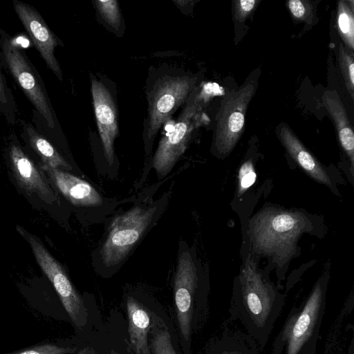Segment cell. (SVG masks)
<instances>
[{
  "label": "cell",
  "mask_w": 354,
  "mask_h": 354,
  "mask_svg": "<svg viewBox=\"0 0 354 354\" xmlns=\"http://www.w3.org/2000/svg\"><path fill=\"white\" fill-rule=\"evenodd\" d=\"M324 306V289L318 282L304 303L291 310L272 354H300L305 346L317 343Z\"/></svg>",
  "instance_id": "4"
},
{
  "label": "cell",
  "mask_w": 354,
  "mask_h": 354,
  "mask_svg": "<svg viewBox=\"0 0 354 354\" xmlns=\"http://www.w3.org/2000/svg\"><path fill=\"white\" fill-rule=\"evenodd\" d=\"M260 3L259 0H236L232 1L234 18L243 22Z\"/></svg>",
  "instance_id": "28"
},
{
  "label": "cell",
  "mask_w": 354,
  "mask_h": 354,
  "mask_svg": "<svg viewBox=\"0 0 354 354\" xmlns=\"http://www.w3.org/2000/svg\"><path fill=\"white\" fill-rule=\"evenodd\" d=\"M131 347L136 354H151L148 344L150 317L142 306L132 297L127 300Z\"/></svg>",
  "instance_id": "17"
},
{
  "label": "cell",
  "mask_w": 354,
  "mask_h": 354,
  "mask_svg": "<svg viewBox=\"0 0 354 354\" xmlns=\"http://www.w3.org/2000/svg\"><path fill=\"white\" fill-rule=\"evenodd\" d=\"M84 350L81 351L78 354H84Z\"/></svg>",
  "instance_id": "30"
},
{
  "label": "cell",
  "mask_w": 354,
  "mask_h": 354,
  "mask_svg": "<svg viewBox=\"0 0 354 354\" xmlns=\"http://www.w3.org/2000/svg\"><path fill=\"white\" fill-rule=\"evenodd\" d=\"M287 8L292 17L297 21L310 24L314 18V6L307 0H290L286 2Z\"/></svg>",
  "instance_id": "23"
},
{
  "label": "cell",
  "mask_w": 354,
  "mask_h": 354,
  "mask_svg": "<svg viewBox=\"0 0 354 354\" xmlns=\"http://www.w3.org/2000/svg\"><path fill=\"white\" fill-rule=\"evenodd\" d=\"M257 84L249 82L236 91L227 93L216 115L214 147L221 156H227L241 137L245 113L254 95Z\"/></svg>",
  "instance_id": "7"
},
{
  "label": "cell",
  "mask_w": 354,
  "mask_h": 354,
  "mask_svg": "<svg viewBox=\"0 0 354 354\" xmlns=\"http://www.w3.org/2000/svg\"><path fill=\"white\" fill-rule=\"evenodd\" d=\"M354 1L341 0L337 3L336 24L337 32L344 46L354 50Z\"/></svg>",
  "instance_id": "20"
},
{
  "label": "cell",
  "mask_w": 354,
  "mask_h": 354,
  "mask_svg": "<svg viewBox=\"0 0 354 354\" xmlns=\"http://www.w3.org/2000/svg\"><path fill=\"white\" fill-rule=\"evenodd\" d=\"M310 226V220L301 212L264 208L250 221L252 248L256 253L272 257L281 266L295 254L299 238Z\"/></svg>",
  "instance_id": "2"
},
{
  "label": "cell",
  "mask_w": 354,
  "mask_h": 354,
  "mask_svg": "<svg viewBox=\"0 0 354 354\" xmlns=\"http://www.w3.org/2000/svg\"><path fill=\"white\" fill-rule=\"evenodd\" d=\"M279 138L288 154L313 179L332 188L330 178L322 165L305 147L288 126L281 124Z\"/></svg>",
  "instance_id": "15"
},
{
  "label": "cell",
  "mask_w": 354,
  "mask_h": 354,
  "mask_svg": "<svg viewBox=\"0 0 354 354\" xmlns=\"http://www.w3.org/2000/svg\"><path fill=\"white\" fill-rule=\"evenodd\" d=\"M16 230L29 243L37 264L53 284L72 322L79 328L84 327L87 321V310L62 265L35 235L19 225Z\"/></svg>",
  "instance_id": "5"
},
{
  "label": "cell",
  "mask_w": 354,
  "mask_h": 354,
  "mask_svg": "<svg viewBox=\"0 0 354 354\" xmlns=\"http://www.w3.org/2000/svg\"><path fill=\"white\" fill-rule=\"evenodd\" d=\"M194 84L187 76L165 77L153 86L148 96V118L145 143L151 142L162 126L186 100Z\"/></svg>",
  "instance_id": "8"
},
{
  "label": "cell",
  "mask_w": 354,
  "mask_h": 354,
  "mask_svg": "<svg viewBox=\"0 0 354 354\" xmlns=\"http://www.w3.org/2000/svg\"><path fill=\"white\" fill-rule=\"evenodd\" d=\"M198 281L196 268L189 253H179L174 277V301L179 328L186 341L192 333Z\"/></svg>",
  "instance_id": "10"
},
{
  "label": "cell",
  "mask_w": 354,
  "mask_h": 354,
  "mask_svg": "<svg viewBox=\"0 0 354 354\" xmlns=\"http://www.w3.org/2000/svg\"><path fill=\"white\" fill-rule=\"evenodd\" d=\"M322 99L323 105L334 121L339 143L350 161L353 176L354 133L345 107L335 90L324 91Z\"/></svg>",
  "instance_id": "16"
},
{
  "label": "cell",
  "mask_w": 354,
  "mask_h": 354,
  "mask_svg": "<svg viewBox=\"0 0 354 354\" xmlns=\"http://www.w3.org/2000/svg\"><path fill=\"white\" fill-rule=\"evenodd\" d=\"M22 134L30 148L41 159V163L50 167L68 171L71 165L59 153L47 138L30 124L21 121Z\"/></svg>",
  "instance_id": "19"
},
{
  "label": "cell",
  "mask_w": 354,
  "mask_h": 354,
  "mask_svg": "<svg viewBox=\"0 0 354 354\" xmlns=\"http://www.w3.org/2000/svg\"><path fill=\"white\" fill-rule=\"evenodd\" d=\"M237 285L229 307L230 319L243 327L263 349L282 311L283 298L257 271L251 255L241 270Z\"/></svg>",
  "instance_id": "1"
},
{
  "label": "cell",
  "mask_w": 354,
  "mask_h": 354,
  "mask_svg": "<svg viewBox=\"0 0 354 354\" xmlns=\"http://www.w3.org/2000/svg\"><path fill=\"white\" fill-rule=\"evenodd\" d=\"M73 348L61 347L55 344L45 343L4 354H68Z\"/></svg>",
  "instance_id": "26"
},
{
  "label": "cell",
  "mask_w": 354,
  "mask_h": 354,
  "mask_svg": "<svg viewBox=\"0 0 354 354\" xmlns=\"http://www.w3.org/2000/svg\"><path fill=\"white\" fill-rule=\"evenodd\" d=\"M40 169L71 204L80 207H93L102 203L101 195L88 182L66 171L41 163Z\"/></svg>",
  "instance_id": "14"
},
{
  "label": "cell",
  "mask_w": 354,
  "mask_h": 354,
  "mask_svg": "<svg viewBox=\"0 0 354 354\" xmlns=\"http://www.w3.org/2000/svg\"><path fill=\"white\" fill-rule=\"evenodd\" d=\"M257 342L241 328L225 326L211 354H261Z\"/></svg>",
  "instance_id": "18"
},
{
  "label": "cell",
  "mask_w": 354,
  "mask_h": 354,
  "mask_svg": "<svg viewBox=\"0 0 354 354\" xmlns=\"http://www.w3.org/2000/svg\"><path fill=\"white\" fill-rule=\"evenodd\" d=\"M0 113L7 121L14 124L16 120V106L12 91L0 67Z\"/></svg>",
  "instance_id": "22"
},
{
  "label": "cell",
  "mask_w": 354,
  "mask_h": 354,
  "mask_svg": "<svg viewBox=\"0 0 354 354\" xmlns=\"http://www.w3.org/2000/svg\"><path fill=\"white\" fill-rule=\"evenodd\" d=\"M96 8L103 19L113 28L118 29L120 24V12L115 0H96Z\"/></svg>",
  "instance_id": "24"
},
{
  "label": "cell",
  "mask_w": 354,
  "mask_h": 354,
  "mask_svg": "<svg viewBox=\"0 0 354 354\" xmlns=\"http://www.w3.org/2000/svg\"><path fill=\"white\" fill-rule=\"evenodd\" d=\"M150 346L152 354H176L170 333L167 330L156 332L151 340Z\"/></svg>",
  "instance_id": "25"
},
{
  "label": "cell",
  "mask_w": 354,
  "mask_h": 354,
  "mask_svg": "<svg viewBox=\"0 0 354 354\" xmlns=\"http://www.w3.org/2000/svg\"><path fill=\"white\" fill-rule=\"evenodd\" d=\"M91 92L96 121L104 156L111 165L114 160V142L118 134L116 109L106 87L95 78L91 80Z\"/></svg>",
  "instance_id": "13"
},
{
  "label": "cell",
  "mask_w": 354,
  "mask_h": 354,
  "mask_svg": "<svg viewBox=\"0 0 354 354\" xmlns=\"http://www.w3.org/2000/svg\"><path fill=\"white\" fill-rule=\"evenodd\" d=\"M156 209L135 206L113 220L100 252L104 265L115 266L124 259L150 224Z\"/></svg>",
  "instance_id": "6"
},
{
  "label": "cell",
  "mask_w": 354,
  "mask_h": 354,
  "mask_svg": "<svg viewBox=\"0 0 354 354\" xmlns=\"http://www.w3.org/2000/svg\"><path fill=\"white\" fill-rule=\"evenodd\" d=\"M7 155L13 176L21 189L47 203L57 201L47 177L25 153L13 134L9 138Z\"/></svg>",
  "instance_id": "12"
},
{
  "label": "cell",
  "mask_w": 354,
  "mask_h": 354,
  "mask_svg": "<svg viewBox=\"0 0 354 354\" xmlns=\"http://www.w3.org/2000/svg\"><path fill=\"white\" fill-rule=\"evenodd\" d=\"M316 345L317 343L307 345L300 354H316Z\"/></svg>",
  "instance_id": "29"
},
{
  "label": "cell",
  "mask_w": 354,
  "mask_h": 354,
  "mask_svg": "<svg viewBox=\"0 0 354 354\" xmlns=\"http://www.w3.org/2000/svg\"><path fill=\"white\" fill-rule=\"evenodd\" d=\"M197 111L195 104H188L173 129L160 140L153 159V167L160 178L171 171L185 152L195 127Z\"/></svg>",
  "instance_id": "9"
},
{
  "label": "cell",
  "mask_w": 354,
  "mask_h": 354,
  "mask_svg": "<svg viewBox=\"0 0 354 354\" xmlns=\"http://www.w3.org/2000/svg\"><path fill=\"white\" fill-rule=\"evenodd\" d=\"M12 4L15 13L47 67L62 81V71L55 53L60 41L34 7L19 0H14Z\"/></svg>",
  "instance_id": "11"
},
{
  "label": "cell",
  "mask_w": 354,
  "mask_h": 354,
  "mask_svg": "<svg viewBox=\"0 0 354 354\" xmlns=\"http://www.w3.org/2000/svg\"><path fill=\"white\" fill-rule=\"evenodd\" d=\"M0 65L10 75L46 124L55 127L53 110L44 82L25 50L0 28Z\"/></svg>",
  "instance_id": "3"
},
{
  "label": "cell",
  "mask_w": 354,
  "mask_h": 354,
  "mask_svg": "<svg viewBox=\"0 0 354 354\" xmlns=\"http://www.w3.org/2000/svg\"><path fill=\"white\" fill-rule=\"evenodd\" d=\"M338 62L346 90L354 100V55L343 44L339 46Z\"/></svg>",
  "instance_id": "21"
},
{
  "label": "cell",
  "mask_w": 354,
  "mask_h": 354,
  "mask_svg": "<svg viewBox=\"0 0 354 354\" xmlns=\"http://www.w3.org/2000/svg\"><path fill=\"white\" fill-rule=\"evenodd\" d=\"M239 196L243 194L256 180V173L250 160L244 162L239 171Z\"/></svg>",
  "instance_id": "27"
}]
</instances>
